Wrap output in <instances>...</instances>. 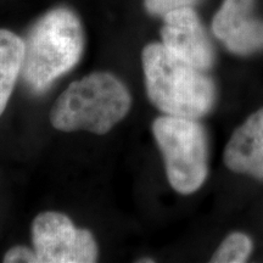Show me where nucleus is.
Masks as SVG:
<instances>
[{
    "label": "nucleus",
    "mask_w": 263,
    "mask_h": 263,
    "mask_svg": "<svg viewBox=\"0 0 263 263\" xmlns=\"http://www.w3.org/2000/svg\"><path fill=\"white\" fill-rule=\"evenodd\" d=\"M197 0H145V8L150 14L164 16L174 10L192 8Z\"/></svg>",
    "instance_id": "obj_11"
},
{
    "label": "nucleus",
    "mask_w": 263,
    "mask_h": 263,
    "mask_svg": "<svg viewBox=\"0 0 263 263\" xmlns=\"http://www.w3.org/2000/svg\"><path fill=\"white\" fill-rule=\"evenodd\" d=\"M227 167L263 178V108L234 132L224 151Z\"/></svg>",
    "instance_id": "obj_8"
},
{
    "label": "nucleus",
    "mask_w": 263,
    "mask_h": 263,
    "mask_svg": "<svg viewBox=\"0 0 263 263\" xmlns=\"http://www.w3.org/2000/svg\"><path fill=\"white\" fill-rule=\"evenodd\" d=\"M163 17L161 35L164 47L200 70H209L213 51L196 12L192 8H182Z\"/></svg>",
    "instance_id": "obj_6"
},
{
    "label": "nucleus",
    "mask_w": 263,
    "mask_h": 263,
    "mask_svg": "<svg viewBox=\"0 0 263 263\" xmlns=\"http://www.w3.org/2000/svg\"><path fill=\"white\" fill-rule=\"evenodd\" d=\"M130 94L114 74L97 72L76 81L55 101L51 124L59 130L105 134L126 116Z\"/></svg>",
    "instance_id": "obj_2"
},
{
    "label": "nucleus",
    "mask_w": 263,
    "mask_h": 263,
    "mask_svg": "<svg viewBox=\"0 0 263 263\" xmlns=\"http://www.w3.org/2000/svg\"><path fill=\"white\" fill-rule=\"evenodd\" d=\"M25 59V42L15 33L0 29V116L4 112Z\"/></svg>",
    "instance_id": "obj_9"
},
{
    "label": "nucleus",
    "mask_w": 263,
    "mask_h": 263,
    "mask_svg": "<svg viewBox=\"0 0 263 263\" xmlns=\"http://www.w3.org/2000/svg\"><path fill=\"white\" fill-rule=\"evenodd\" d=\"M33 246L42 263H91L97 261V242L88 230L77 229L67 217L44 212L32 227Z\"/></svg>",
    "instance_id": "obj_5"
},
{
    "label": "nucleus",
    "mask_w": 263,
    "mask_h": 263,
    "mask_svg": "<svg viewBox=\"0 0 263 263\" xmlns=\"http://www.w3.org/2000/svg\"><path fill=\"white\" fill-rule=\"evenodd\" d=\"M252 242L249 236L241 233H233L227 238L211 261L215 263H241L251 254Z\"/></svg>",
    "instance_id": "obj_10"
},
{
    "label": "nucleus",
    "mask_w": 263,
    "mask_h": 263,
    "mask_svg": "<svg viewBox=\"0 0 263 263\" xmlns=\"http://www.w3.org/2000/svg\"><path fill=\"white\" fill-rule=\"evenodd\" d=\"M83 29L71 10L55 9L33 26L25 42L21 73L35 91L72 70L83 52Z\"/></svg>",
    "instance_id": "obj_3"
},
{
    "label": "nucleus",
    "mask_w": 263,
    "mask_h": 263,
    "mask_svg": "<svg viewBox=\"0 0 263 263\" xmlns=\"http://www.w3.org/2000/svg\"><path fill=\"white\" fill-rule=\"evenodd\" d=\"M153 132L166 164L170 184L180 194L196 192L207 176L206 133L193 118L164 115L156 118Z\"/></svg>",
    "instance_id": "obj_4"
},
{
    "label": "nucleus",
    "mask_w": 263,
    "mask_h": 263,
    "mask_svg": "<svg viewBox=\"0 0 263 263\" xmlns=\"http://www.w3.org/2000/svg\"><path fill=\"white\" fill-rule=\"evenodd\" d=\"M143 68L147 95L160 111L195 120L211 110L215 101L212 81L163 44L145 47Z\"/></svg>",
    "instance_id": "obj_1"
},
{
    "label": "nucleus",
    "mask_w": 263,
    "mask_h": 263,
    "mask_svg": "<svg viewBox=\"0 0 263 263\" xmlns=\"http://www.w3.org/2000/svg\"><path fill=\"white\" fill-rule=\"evenodd\" d=\"M254 0H224L212 22L215 35L235 54L263 47V24L251 16Z\"/></svg>",
    "instance_id": "obj_7"
},
{
    "label": "nucleus",
    "mask_w": 263,
    "mask_h": 263,
    "mask_svg": "<svg viewBox=\"0 0 263 263\" xmlns=\"http://www.w3.org/2000/svg\"><path fill=\"white\" fill-rule=\"evenodd\" d=\"M4 262L6 263H35L38 262V257L34 251L27 248H22V246H17V248H12L9 250L8 254L5 255Z\"/></svg>",
    "instance_id": "obj_12"
}]
</instances>
